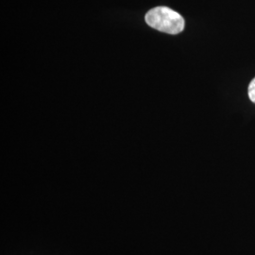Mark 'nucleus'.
Segmentation results:
<instances>
[{
  "instance_id": "nucleus-1",
  "label": "nucleus",
  "mask_w": 255,
  "mask_h": 255,
  "mask_svg": "<svg viewBox=\"0 0 255 255\" xmlns=\"http://www.w3.org/2000/svg\"><path fill=\"white\" fill-rule=\"evenodd\" d=\"M149 27L168 34H179L184 28V19L180 13L167 7H157L150 9L146 15Z\"/></svg>"
},
{
  "instance_id": "nucleus-2",
  "label": "nucleus",
  "mask_w": 255,
  "mask_h": 255,
  "mask_svg": "<svg viewBox=\"0 0 255 255\" xmlns=\"http://www.w3.org/2000/svg\"><path fill=\"white\" fill-rule=\"evenodd\" d=\"M248 95L250 100L255 103V78L252 80V82H250L249 87H248Z\"/></svg>"
}]
</instances>
